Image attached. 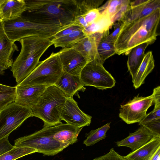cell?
I'll return each mask as SVG.
<instances>
[{"instance_id":"38","label":"cell","mask_w":160,"mask_h":160,"mask_svg":"<svg viewBox=\"0 0 160 160\" xmlns=\"http://www.w3.org/2000/svg\"><path fill=\"white\" fill-rule=\"evenodd\" d=\"M7 37L5 32L3 21L0 19V41Z\"/></svg>"},{"instance_id":"42","label":"cell","mask_w":160,"mask_h":160,"mask_svg":"<svg viewBox=\"0 0 160 160\" xmlns=\"http://www.w3.org/2000/svg\"><path fill=\"white\" fill-rule=\"evenodd\" d=\"M5 0H0V8L2 4L4 2Z\"/></svg>"},{"instance_id":"15","label":"cell","mask_w":160,"mask_h":160,"mask_svg":"<svg viewBox=\"0 0 160 160\" xmlns=\"http://www.w3.org/2000/svg\"><path fill=\"white\" fill-rule=\"evenodd\" d=\"M47 87L41 85H17L15 102L31 109L37 103L40 96Z\"/></svg>"},{"instance_id":"28","label":"cell","mask_w":160,"mask_h":160,"mask_svg":"<svg viewBox=\"0 0 160 160\" xmlns=\"http://www.w3.org/2000/svg\"><path fill=\"white\" fill-rule=\"evenodd\" d=\"M110 122L107 123L98 129L91 130L86 135V138L83 143L87 146H92L105 138L106 133L110 128Z\"/></svg>"},{"instance_id":"40","label":"cell","mask_w":160,"mask_h":160,"mask_svg":"<svg viewBox=\"0 0 160 160\" xmlns=\"http://www.w3.org/2000/svg\"><path fill=\"white\" fill-rule=\"evenodd\" d=\"M150 160H160V147L158 149Z\"/></svg>"},{"instance_id":"27","label":"cell","mask_w":160,"mask_h":160,"mask_svg":"<svg viewBox=\"0 0 160 160\" xmlns=\"http://www.w3.org/2000/svg\"><path fill=\"white\" fill-rule=\"evenodd\" d=\"M105 37L100 39L97 45L98 55L100 61L102 64L106 60L116 54L114 43L106 40Z\"/></svg>"},{"instance_id":"9","label":"cell","mask_w":160,"mask_h":160,"mask_svg":"<svg viewBox=\"0 0 160 160\" xmlns=\"http://www.w3.org/2000/svg\"><path fill=\"white\" fill-rule=\"evenodd\" d=\"M80 77L84 86H91L103 90L114 87L116 81L98 60L87 63Z\"/></svg>"},{"instance_id":"17","label":"cell","mask_w":160,"mask_h":160,"mask_svg":"<svg viewBox=\"0 0 160 160\" xmlns=\"http://www.w3.org/2000/svg\"><path fill=\"white\" fill-rule=\"evenodd\" d=\"M107 36L100 33L86 35L72 47L80 52L87 62L94 60L100 62L97 51V44L101 38Z\"/></svg>"},{"instance_id":"5","label":"cell","mask_w":160,"mask_h":160,"mask_svg":"<svg viewBox=\"0 0 160 160\" xmlns=\"http://www.w3.org/2000/svg\"><path fill=\"white\" fill-rule=\"evenodd\" d=\"M67 98L55 85L47 87L31 109L32 117L42 120L43 127H52L61 123V114Z\"/></svg>"},{"instance_id":"16","label":"cell","mask_w":160,"mask_h":160,"mask_svg":"<svg viewBox=\"0 0 160 160\" xmlns=\"http://www.w3.org/2000/svg\"><path fill=\"white\" fill-rule=\"evenodd\" d=\"M160 137L143 126H141L135 132L130 133L125 138L116 142L118 147L125 146L133 152L146 144L156 137Z\"/></svg>"},{"instance_id":"21","label":"cell","mask_w":160,"mask_h":160,"mask_svg":"<svg viewBox=\"0 0 160 160\" xmlns=\"http://www.w3.org/2000/svg\"><path fill=\"white\" fill-rule=\"evenodd\" d=\"M26 11L25 0H5L0 8V19L2 21L13 19Z\"/></svg>"},{"instance_id":"37","label":"cell","mask_w":160,"mask_h":160,"mask_svg":"<svg viewBox=\"0 0 160 160\" xmlns=\"http://www.w3.org/2000/svg\"><path fill=\"white\" fill-rule=\"evenodd\" d=\"M153 96V102L155 104L154 108L160 107V86L154 88L152 94Z\"/></svg>"},{"instance_id":"20","label":"cell","mask_w":160,"mask_h":160,"mask_svg":"<svg viewBox=\"0 0 160 160\" xmlns=\"http://www.w3.org/2000/svg\"><path fill=\"white\" fill-rule=\"evenodd\" d=\"M130 2L129 0H109L98 9L101 14L108 16L114 24L121 20L129 8Z\"/></svg>"},{"instance_id":"8","label":"cell","mask_w":160,"mask_h":160,"mask_svg":"<svg viewBox=\"0 0 160 160\" xmlns=\"http://www.w3.org/2000/svg\"><path fill=\"white\" fill-rule=\"evenodd\" d=\"M50 127H43L38 131L16 139L14 146L33 148L37 152L45 155L54 156L57 154L70 144L53 139L51 136Z\"/></svg>"},{"instance_id":"19","label":"cell","mask_w":160,"mask_h":160,"mask_svg":"<svg viewBox=\"0 0 160 160\" xmlns=\"http://www.w3.org/2000/svg\"><path fill=\"white\" fill-rule=\"evenodd\" d=\"M55 85L63 92L67 97L73 98L74 95L78 96L79 91L83 92L86 90L80 76L63 71Z\"/></svg>"},{"instance_id":"31","label":"cell","mask_w":160,"mask_h":160,"mask_svg":"<svg viewBox=\"0 0 160 160\" xmlns=\"http://www.w3.org/2000/svg\"><path fill=\"white\" fill-rule=\"evenodd\" d=\"M93 160H127L124 157L120 155L113 148L107 154L96 158Z\"/></svg>"},{"instance_id":"26","label":"cell","mask_w":160,"mask_h":160,"mask_svg":"<svg viewBox=\"0 0 160 160\" xmlns=\"http://www.w3.org/2000/svg\"><path fill=\"white\" fill-rule=\"evenodd\" d=\"M86 35L80 28L69 34L58 38L51 40L55 48L72 47L84 38Z\"/></svg>"},{"instance_id":"41","label":"cell","mask_w":160,"mask_h":160,"mask_svg":"<svg viewBox=\"0 0 160 160\" xmlns=\"http://www.w3.org/2000/svg\"><path fill=\"white\" fill-rule=\"evenodd\" d=\"M5 72L4 71H2L0 70V75H3L5 74Z\"/></svg>"},{"instance_id":"33","label":"cell","mask_w":160,"mask_h":160,"mask_svg":"<svg viewBox=\"0 0 160 160\" xmlns=\"http://www.w3.org/2000/svg\"><path fill=\"white\" fill-rule=\"evenodd\" d=\"M123 24L121 21L117 22L114 24L113 31L110 34L105 36V39L107 41L114 43L123 26Z\"/></svg>"},{"instance_id":"6","label":"cell","mask_w":160,"mask_h":160,"mask_svg":"<svg viewBox=\"0 0 160 160\" xmlns=\"http://www.w3.org/2000/svg\"><path fill=\"white\" fill-rule=\"evenodd\" d=\"M3 21L7 37L14 42L32 36L51 39L58 32L73 25V24L62 26L41 24L30 21L22 16L13 19Z\"/></svg>"},{"instance_id":"22","label":"cell","mask_w":160,"mask_h":160,"mask_svg":"<svg viewBox=\"0 0 160 160\" xmlns=\"http://www.w3.org/2000/svg\"><path fill=\"white\" fill-rule=\"evenodd\" d=\"M17 46L15 42L7 37L0 41V70L4 71L11 67L13 62L12 56L14 53L18 51Z\"/></svg>"},{"instance_id":"39","label":"cell","mask_w":160,"mask_h":160,"mask_svg":"<svg viewBox=\"0 0 160 160\" xmlns=\"http://www.w3.org/2000/svg\"><path fill=\"white\" fill-rule=\"evenodd\" d=\"M15 88L16 86H9L0 83V92L12 90Z\"/></svg>"},{"instance_id":"4","label":"cell","mask_w":160,"mask_h":160,"mask_svg":"<svg viewBox=\"0 0 160 160\" xmlns=\"http://www.w3.org/2000/svg\"><path fill=\"white\" fill-rule=\"evenodd\" d=\"M77 1L74 25L82 28L86 35L95 33L108 35L109 30L113 24L108 16L101 14L98 9L103 1Z\"/></svg>"},{"instance_id":"18","label":"cell","mask_w":160,"mask_h":160,"mask_svg":"<svg viewBox=\"0 0 160 160\" xmlns=\"http://www.w3.org/2000/svg\"><path fill=\"white\" fill-rule=\"evenodd\" d=\"M52 138L60 142L72 144L78 141V137L82 128H79L62 123L51 127Z\"/></svg>"},{"instance_id":"25","label":"cell","mask_w":160,"mask_h":160,"mask_svg":"<svg viewBox=\"0 0 160 160\" xmlns=\"http://www.w3.org/2000/svg\"><path fill=\"white\" fill-rule=\"evenodd\" d=\"M154 66V61L152 52V51H149L145 54L136 76L132 80L133 86L136 89L144 83L145 78L152 71Z\"/></svg>"},{"instance_id":"7","label":"cell","mask_w":160,"mask_h":160,"mask_svg":"<svg viewBox=\"0 0 160 160\" xmlns=\"http://www.w3.org/2000/svg\"><path fill=\"white\" fill-rule=\"evenodd\" d=\"M63 72L58 52H52L39 63L31 73L18 86L55 85Z\"/></svg>"},{"instance_id":"30","label":"cell","mask_w":160,"mask_h":160,"mask_svg":"<svg viewBox=\"0 0 160 160\" xmlns=\"http://www.w3.org/2000/svg\"><path fill=\"white\" fill-rule=\"evenodd\" d=\"M16 87L12 90L0 92V112L15 102Z\"/></svg>"},{"instance_id":"23","label":"cell","mask_w":160,"mask_h":160,"mask_svg":"<svg viewBox=\"0 0 160 160\" xmlns=\"http://www.w3.org/2000/svg\"><path fill=\"white\" fill-rule=\"evenodd\" d=\"M149 44L148 42H146L132 48L128 54L127 67L131 75L132 80L135 78L144 58L145 49Z\"/></svg>"},{"instance_id":"32","label":"cell","mask_w":160,"mask_h":160,"mask_svg":"<svg viewBox=\"0 0 160 160\" xmlns=\"http://www.w3.org/2000/svg\"><path fill=\"white\" fill-rule=\"evenodd\" d=\"M141 126H144L155 134L160 136V118L152 120Z\"/></svg>"},{"instance_id":"14","label":"cell","mask_w":160,"mask_h":160,"mask_svg":"<svg viewBox=\"0 0 160 160\" xmlns=\"http://www.w3.org/2000/svg\"><path fill=\"white\" fill-rule=\"evenodd\" d=\"M58 53L63 71L80 76L87 63L80 53L73 47L63 48Z\"/></svg>"},{"instance_id":"1","label":"cell","mask_w":160,"mask_h":160,"mask_svg":"<svg viewBox=\"0 0 160 160\" xmlns=\"http://www.w3.org/2000/svg\"><path fill=\"white\" fill-rule=\"evenodd\" d=\"M160 18V8L146 17L123 23L114 43L116 54L127 55L132 48L139 45L154 42L158 35L157 30Z\"/></svg>"},{"instance_id":"36","label":"cell","mask_w":160,"mask_h":160,"mask_svg":"<svg viewBox=\"0 0 160 160\" xmlns=\"http://www.w3.org/2000/svg\"><path fill=\"white\" fill-rule=\"evenodd\" d=\"M79 27L75 25H72L58 33L53 36L51 40L55 39L60 37L65 36L70 33L73 31L80 28Z\"/></svg>"},{"instance_id":"29","label":"cell","mask_w":160,"mask_h":160,"mask_svg":"<svg viewBox=\"0 0 160 160\" xmlns=\"http://www.w3.org/2000/svg\"><path fill=\"white\" fill-rule=\"evenodd\" d=\"M37 152V151L33 148L26 147H17L13 145L12 149L0 156V160H16Z\"/></svg>"},{"instance_id":"10","label":"cell","mask_w":160,"mask_h":160,"mask_svg":"<svg viewBox=\"0 0 160 160\" xmlns=\"http://www.w3.org/2000/svg\"><path fill=\"white\" fill-rule=\"evenodd\" d=\"M31 110L14 102L0 112V140L9 136L28 118Z\"/></svg>"},{"instance_id":"24","label":"cell","mask_w":160,"mask_h":160,"mask_svg":"<svg viewBox=\"0 0 160 160\" xmlns=\"http://www.w3.org/2000/svg\"><path fill=\"white\" fill-rule=\"evenodd\" d=\"M159 147H160V137H156L124 157L127 160H150Z\"/></svg>"},{"instance_id":"35","label":"cell","mask_w":160,"mask_h":160,"mask_svg":"<svg viewBox=\"0 0 160 160\" xmlns=\"http://www.w3.org/2000/svg\"><path fill=\"white\" fill-rule=\"evenodd\" d=\"M8 136L0 140V156L12 149L13 146L10 143Z\"/></svg>"},{"instance_id":"12","label":"cell","mask_w":160,"mask_h":160,"mask_svg":"<svg viewBox=\"0 0 160 160\" xmlns=\"http://www.w3.org/2000/svg\"><path fill=\"white\" fill-rule=\"evenodd\" d=\"M92 117L83 112L73 98L67 97L62 111L61 120L79 128L89 126Z\"/></svg>"},{"instance_id":"3","label":"cell","mask_w":160,"mask_h":160,"mask_svg":"<svg viewBox=\"0 0 160 160\" xmlns=\"http://www.w3.org/2000/svg\"><path fill=\"white\" fill-rule=\"evenodd\" d=\"M20 52L11 67L17 85L23 81L39 63V60L52 43L50 39L32 36L20 39Z\"/></svg>"},{"instance_id":"34","label":"cell","mask_w":160,"mask_h":160,"mask_svg":"<svg viewBox=\"0 0 160 160\" xmlns=\"http://www.w3.org/2000/svg\"><path fill=\"white\" fill-rule=\"evenodd\" d=\"M158 118H160V107L154 108L152 111L146 114L139 125L141 126L147 122Z\"/></svg>"},{"instance_id":"2","label":"cell","mask_w":160,"mask_h":160,"mask_svg":"<svg viewBox=\"0 0 160 160\" xmlns=\"http://www.w3.org/2000/svg\"><path fill=\"white\" fill-rule=\"evenodd\" d=\"M25 0L26 18L36 23L66 26L74 24L77 0Z\"/></svg>"},{"instance_id":"13","label":"cell","mask_w":160,"mask_h":160,"mask_svg":"<svg viewBox=\"0 0 160 160\" xmlns=\"http://www.w3.org/2000/svg\"><path fill=\"white\" fill-rule=\"evenodd\" d=\"M160 8V0H130L129 8L120 21L127 23L146 17Z\"/></svg>"},{"instance_id":"11","label":"cell","mask_w":160,"mask_h":160,"mask_svg":"<svg viewBox=\"0 0 160 160\" xmlns=\"http://www.w3.org/2000/svg\"><path fill=\"white\" fill-rule=\"evenodd\" d=\"M152 94L146 97H135L126 103L121 105L119 117L128 124L139 123L145 117L153 102Z\"/></svg>"}]
</instances>
